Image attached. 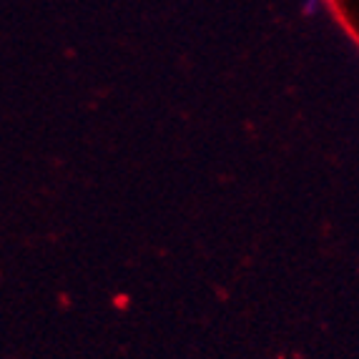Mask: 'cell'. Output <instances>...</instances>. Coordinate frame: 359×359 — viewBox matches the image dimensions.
<instances>
[{
  "label": "cell",
  "mask_w": 359,
  "mask_h": 359,
  "mask_svg": "<svg viewBox=\"0 0 359 359\" xmlns=\"http://www.w3.org/2000/svg\"><path fill=\"white\" fill-rule=\"evenodd\" d=\"M319 8V3L317 0H306V6H304V13H314Z\"/></svg>",
  "instance_id": "6da1fadb"
}]
</instances>
